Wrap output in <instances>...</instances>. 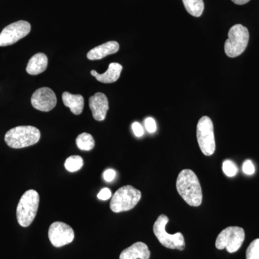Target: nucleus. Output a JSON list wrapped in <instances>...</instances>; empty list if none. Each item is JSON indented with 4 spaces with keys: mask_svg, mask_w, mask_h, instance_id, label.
Returning <instances> with one entry per match:
<instances>
[{
    "mask_svg": "<svg viewBox=\"0 0 259 259\" xmlns=\"http://www.w3.org/2000/svg\"><path fill=\"white\" fill-rule=\"evenodd\" d=\"M31 25L27 21L20 20L8 25L0 33V47L13 45L30 33Z\"/></svg>",
    "mask_w": 259,
    "mask_h": 259,
    "instance_id": "nucleus-9",
    "label": "nucleus"
},
{
    "mask_svg": "<svg viewBox=\"0 0 259 259\" xmlns=\"http://www.w3.org/2000/svg\"><path fill=\"white\" fill-rule=\"evenodd\" d=\"M83 164V161L81 156H71L65 161L64 166L67 171L76 172L81 169Z\"/></svg>",
    "mask_w": 259,
    "mask_h": 259,
    "instance_id": "nucleus-20",
    "label": "nucleus"
},
{
    "mask_svg": "<svg viewBox=\"0 0 259 259\" xmlns=\"http://www.w3.org/2000/svg\"><path fill=\"white\" fill-rule=\"evenodd\" d=\"M89 105L95 120L97 121L105 120L109 110V102L105 94L102 93L95 94V95L90 97Z\"/></svg>",
    "mask_w": 259,
    "mask_h": 259,
    "instance_id": "nucleus-12",
    "label": "nucleus"
},
{
    "mask_svg": "<svg viewBox=\"0 0 259 259\" xmlns=\"http://www.w3.org/2000/svg\"><path fill=\"white\" fill-rule=\"evenodd\" d=\"M122 65L118 63H111L109 65L108 69L104 74H98L95 70H92L91 74L96 78L97 81L102 83H110L115 82L120 78Z\"/></svg>",
    "mask_w": 259,
    "mask_h": 259,
    "instance_id": "nucleus-15",
    "label": "nucleus"
},
{
    "mask_svg": "<svg viewBox=\"0 0 259 259\" xmlns=\"http://www.w3.org/2000/svg\"><path fill=\"white\" fill-rule=\"evenodd\" d=\"M48 58L42 53H38L32 56L27 65L26 71L30 75L41 74L47 69Z\"/></svg>",
    "mask_w": 259,
    "mask_h": 259,
    "instance_id": "nucleus-16",
    "label": "nucleus"
},
{
    "mask_svg": "<svg viewBox=\"0 0 259 259\" xmlns=\"http://www.w3.org/2000/svg\"><path fill=\"white\" fill-rule=\"evenodd\" d=\"M57 98L54 92L49 88L38 89L32 94L31 104L34 108L42 112H49L56 107Z\"/></svg>",
    "mask_w": 259,
    "mask_h": 259,
    "instance_id": "nucleus-11",
    "label": "nucleus"
},
{
    "mask_svg": "<svg viewBox=\"0 0 259 259\" xmlns=\"http://www.w3.org/2000/svg\"><path fill=\"white\" fill-rule=\"evenodd\" d=\"M243 171L247 175H252L255 173V166L251 161L246 160L243 163Z\"/></svg>",
    "mask_w": 259,
    "mask_h": 259,
    "instance_id": "nucleus-24",
    "label": "nucleus"
},
{
    "mask_svg": "<svg viewBox=\"0 0 259 259\" xmlns=\"http://www.w3.org/2000/svg\"><path fill=\"white\" fill-rule=\"evenodd\" d=\"M120 49L119 44L116 41H109L98 47L94 48L89 51L88 54V59L92 61L100 60L106 57L107 56L115 54Z\"/></svg>",
    "mask_w": 259,
    "mask_h": 259,
    "instance_id": "nucleus-14",
    "label": "nucleus"
},
{
    "mask_svg": "<svg viewBox=\"0 0 259 259\" xmlns=\"http://www.w3.org/2000/svg\"><path fill=\"white\" fill-rule=\"evenodd\" d=\"M115 176L116 172L113 169H107L103 174L104 180L107 182H112L115 179Z\"/></svg>",
    "mask_w": 259,
    "mask_h": 259,
    "instance_id": "nucleus-27",
    "label": "nucleus"
},
{
    "mask_svg": "<svg viewBox=\"0 0 259 259\" xmlns=\"http://www.w3.org/2000/svg\"><path fill=\"white\" fill-rule=\"evenodd\" d=\"M151 252L147 245L142 242H137L122 250L120 259H149Z\"/></svg>",
    "mask_w": 259,
    "mask_h": 259,
    "instance_id": "nucleus-13",
    "label": "nucleus"
},
{
    "mask_svg": "<svg viewBox=\"0 0 259 259\" xmlns=\"http://www.w3.org/2000/svg\"><path fill=\"white\" fill-rule=\"evenodd\" d=\"M223 170L225 175L229 177L236 176L238 171V168L236 163L230 161V160H226V161L223 162Z\"/></svg>",
    "mask_w": 259,
    "mask_h": 259,
    "instance_id": "nucleus-22",
    "label": "nucleus"
},
{
    "mask_svg": "<svg viewBox=\"0 0 259 259\" xmlns=\"http://www.w3.org/2000/svg\"><path fill=\"white\" fill-rule=\"evenodd\" d=\"M133 131L136 137H142L144 135V130L143 126L138 122H135L132 125Z\"/></svg>",
    "mask_w": 259,
    "mask_h": 259,
    "instance_id": "nucleus-25",
    "label": "nucleus"
},
{
    "mask_svg": "<svg viewBox=\"0 0 259 259\" xmlns=\"http://www.w3.org/2000/svg\"><path fill=\"white\" fill-rule=\"evenodd\" d=\"M235 4L238 5H243L246 4L248 2L250 1V0H232Z\"/></svg>",
    "mask_w": 259,
    "mask_h": 259,
    "instance_id": "nucleus-28",
    "label": "nucleus"
},
{
    "mask_svg": "<svg viewBox=\"0 0 259 259\" xmlns=\"http://www.w3.org/2000/svg\"><path fill=\"white\" fill-rule=\"evenodd\" d=\"M245 240L244 230L240 227L231 226L223 230L216 239L218 249L226 248L228 253H235L240 249Z\"/></svg>",
    "mask_w": 259,
    "mask_h": 259,
    "instance_id": "nucleus-7",
    "label": "nucleus"
},
{
    "mask_svg": "<svg viewBox=\"0 0 259 259\" xmlns=\"http://www.w3.org/2000/svg\"><path fill=\"white\" fill-rule=\"evenodd\" d=\"M40 197L36 191L29 190L22 196L18 207L16 215L19 224L22 227H28L36 216Z\"/></svg>",
    "mask_w": 259,
    "mask_h": 259,
    "instance_id": "nucleus-3",
    "label": "nucleus"
},
{
    "mask_svg": "<svg viewBox=\"0 0 259 259\" xmlns=\"http://www.w3.org/2000/svg\"><path fill=\"white\" fill-rule=\"evenodd\" d=\"M168 218L165 214H161L153 225V233L163 246L170 249L183 250L185 248V241L183 235L177 233L171 235L167 233L166 226Z\"/></svg>",
    "mask_w": 259,
    "mask_h": 259,
    "instance_id": "nucleus-6",
    "label": "nucleus"
},
{
    "mask_svg": "<svg viewBox=\"0 0 259 259\" xmlns=\"http://www.w3.org/2000/svg\"><path fill=\"white\" fill-rule=\"evenodd\" d=\"M49 238L51 244L59 248L74 241V231L66 223L55 222L52 223L49 228Z\"/></svg>",
    "mask_w": 259,
    "mask_h": 259,
    "instance_id": "nucleus-10",
    "label": "nucleus"
},
{
    "mask_svg": "<svg viewBox=\"0 0 259 259\" xmlns=\"http://www.w3.org/2000/svg\"><path fill=\"white\" fill-rule=\"evenodd\" d=\"M112 197L111 191L108 188L102 189L99 194H97V198L100 200H107Z\"/></svg>",
    "mask_w": 259,
    "mask_h": 259,
    "instance_id": "nucleus-26",
    "label": "nucleus"
},
{
    "mask_svg": "<svg viewBox=\"0 0 259 259\" xmlns=\"http://www.w3.org/2000/svg\"><path fill=\"white\" fill-rule=\"evenodd\" d=\"M62 100L64 105L69 107L74 115H79L83 111L84 100L80 95H72L65 92L62 95Z\"/></svg>",
    "mask_w": 259,
    "mask_h": 259,
    "instance_id": "nucleus-17",
    "label": "nucleus"
},
{
    "mask_svg": "<svg viewBox=\"0 0 259 259\" xmlns=\"http://www.w3.org/2000/svg\"><path fill=\"white\" fill-rule=\"evenodd\" d=\"M76 143L77 147L82 151H91L95 146L93 136L88 133H83L78 136L76 139Z\"/></svg>",
    "mask_w": 259,
    "mask_h": 259,
    "instance_id": "nucleus-19",
    "label": "nucleus"
},
{
    "mask_svg": "<svg viewBox=\"0 0 259 259\" xmlns=\"http://www.w3.org/2000/svg\"><path fill=\"white\" fill-rule=\"evenodd\" d=\"M177 190L189 205L198 207L202 204V187L197 175L190 169L182 170L177 177Z\"/></svg>",
    "mask_w": 259,
    "mask_h": 259,
    "instance_id": "nucleus-1",
    "label": "nucleus"
},
{
    "mask_svg": "<svg viewBox=\"0 0 259 259\" xmlns=\"http://www.w3.org/2000/svg\"><path fill=\"white\" fill-rule=\"evenodd\" d=\"M249 41V32L248 29L237 24L233 25L228 32V38L225 42L224 49L226 55L235 58L244 52Z\"/></svg>",
    "mask_w": 259,
    "mask_h": 259,
    "instance_id": "nucleus-4",
    "label": "nucleus"
},
{
    "mask_svg": "<svg viewBox=\"0 0 259 259\" xmlns=\"http://www.w3.org/2000/svg\"><path fill=\"white\" fill-rule=\"evenodd\" d=\"M141 199V191L131 185L124 186L112 196L110 209L116 213L131 210L137 205Z\"/></svg>",
    "mask_w": 259,
    "mask_h": 259,
    "instance_id": "nucleus-5",
    "label": "nucleus"
},
{
    "mask_svg": "<svg viewBox=\"0 0 259 259\" xmlns=\"http://www.w3.org/2000/svg\"><path fill=\"white\" fill-rule=\"evenodd\" d=\"M187 11L194 17H200L203 13L204 4L203 0H182Z\"/></svg>",
    "mask_w": 259,
    "mask_h": 259,
    "instance_id": "nucleus-18",
    "label": "nucleus"
},
{
    "mask_svg": "<svg viewBox=\"0 0 259 259\" xmlns=\"http://www.w3.org/2000/svg\"><path fill=\"white\" fill-rule=\"evenodd\" d=\"M246 259H259V238L252 241L247 248Z\"/></svg>",
    "mask_w": 259,
    "mask_h": 259,
    "instance_id": "nucleus-21",
    "label": "nucleus"
},
{
    "mask_svg": "<svg viewBox=\"0 0 259 259\" xmlns=\"http://www.w3.org/2000/svg\"><path fill=\"white\" fill-rule=\"evenodd\" d=\"M197 138L199 148L205 156H212L215 151L214 127L212 121L207 116H204L197 123Z\"/></svg>",
    "mask_w": 259,
    "mask_h": 259,
    "instance_id": "nucleus-8",
    "label": "nucleus"
},
{
    "mask_svg": "<svg viewBox=\"0 0 259 259\" xmlns=\"http://www.w3.org/2000/svg\"><path fill=\"white\" fill-rule=\"evenodd\" d=\"M40 139V131L30 125L13 127L8 131L5 136V141L8 146L16 149L35 145Z\"/></svg>",
    "mask_w": 259,
    "mask_h": 259,
    "instance_id": "nucleus-2",
    "label": "nucleus"
},
{
    "mask_svg": "<svg viewBox=\"0 0 259 259\" xmlns=\"http://www.w3.org/2000/svg\"><path fill=\"white\" fill-rule=\"evenodd\" d=\"M144 124L148 132L151 133V134L156 132L157 126H156V120L153 117H147L144 121Z\"/></svg>",
    "mask_w": 259,
    "mask_h": 259,
    "instance_id": "nucleus-23",
    "label": "nucleus"
}]
</instances>
